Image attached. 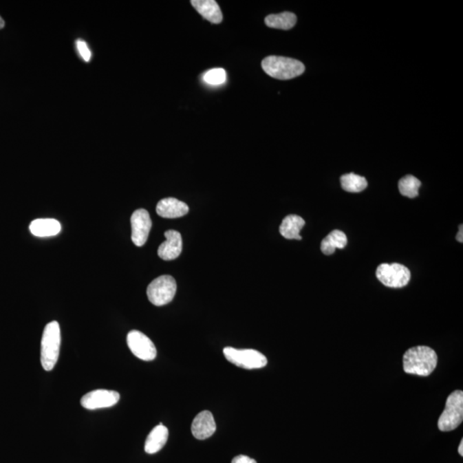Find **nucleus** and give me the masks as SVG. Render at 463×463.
Returning <instances> with one entry per match:
<instances>
[{"instance_id": "f257e3e1", "label": "nucleus", "mask_w": 463, "mask_h": 463, "mask_svg": "<svg viewBox=\"0 0 463 463\" xmlns=\"http://www.w3.org/2000/svg\"><path fill=\"white\" fill-rule=\"evenodd\" d=\"M438 365L436 352L429 347L409 348L403 356V369L406 374L427 376L433 374Z\"/></svg>"}, {"instance_id": "f03ea898", "label": "nucleus", "mask_w": 463, "mask_h": 463, "mask_svg": "<svg viewBox=\"0 0 463 463\" xmlns=\"http://www.w3.org/2000/svg\"><path fill=\"white\" fill-rule=\"evenodd\" d=\"M61 333L58 323L53 321L45 327L41 343V362L45 371H52L57 364L61 349Z\"/></svg>"}, {"instance_id": "7ed1b4c3", "label": "nucleus", "mask_w": 463, "mask_h": 463, "mask_svg": "<svg viewBox=\"0 0 463 463\" xmlns=\"http://www.w3.org/2000/svg\"><path fill=\"white\" fill-rule=\"evenodd\" d=\"M262 68L266 74L279 80H290L301 76L305 72V65L297 59L269 56L263 58Z\"/></svg>"}, {"instance_id": "20e7f679", "label": "nucleus", "mask_w": 463, "mask_h": 463, "mask_svg": "<svg viewBox=\"0 0 463 463\" xmlns=\"http://www.w3.org/2000/svg\"><path fill=\"white\" fill-rule=\"evenodd\" d=\"M463 420V392L451 393L445 403V409L438 420V429L451 431L460 426Z\"/></svg>"}, {"instance_id": "39448f33", "label": "nucleus", "mask_w": 463, "mask_h": 463, "mask_svg": "<svg viewBox=\"0 0 463 463\" xmlns=\"http://www.w3.org/2000/svg\"><path fill=\"white\" fill-rule=\"evenodd\" d=\"M376 277L385 286L400 288L407 286L411 279L409 268L400 263H382L376 270Z\"/></svg>"}, {"instance_id": "423d86ee", "label": "nucleus", "mask_w": 463, "mask_h": 463, "mask_svg": "<svg viewBox=\"0 0 463 463\" xmlns=\"http://www.w3.org/2000/svg\"><path fill=\"white\" fill-rule=\"evenodd\" d=\"M176 291L177 284L174 278L171 276H162L149 285L147 296L153 305L162 306L173 301Z\"/></svg>"}, {"instance_id": "0eeeda50", "label": "nucleus", "mask_w": 463, "mask_h": 463, "mask_svg": "<svg viewBox=\"0 0 463 463\" xmlns=\"http://www.w3.org/2000/svg\"><path fill=\"white\" fill-rule=\"evenodd\" d=\"M224 354L232 364L249 370L263 368L268 363L267 358L260 352L254 349H236L227 347L224 348Z\"/></svg>"}, {"instance_id": "6e6552de", "label": "nucleus", "mask_w": 463, "mask_h": 463, "mask_svg": "<svg viewBox=\"0 0 463 463\" xmlns=\"http://www.w3.org/2000/svg\"><path fill=\"white\" fill-rule=\"evenodd\" d=\"M127 345L136 357L144 361L155 360L158 351L152 341L138 330H131L127 335Z\"/></svg>"}, {"instance_id": "1a4fd4ad", "label": "nucleus", "mask_w": 463, "mask_h": 463, "mask_svg": "<svg viewBox=\"0 0 463 463\" xmlns=\"http://www.w3.org/2000/svg\"><path fill=\"white\" fill-rule=\"evenodd\" d=\"M131 240L134 245L141 247L147 242L152 221L149 212L144 208H139L131 217Z\"/></svg>"}, {"instance_id": "9d476101", "label": "nucleus", "mask_w": 463, "mask_h": 463, "mask_svg": "<svg viewBox=\"0 0 463 463\" xmlns=\"http://www.w3.org/2000/svg\"><path fill=\"white\" fill-rule=\"evenodd\" d=\"M120 396L117 391L109 389H96L83 396L81 405L88 410L106 409L116 405Z\"/></svg>"}, {"instance_id": "9b49d317", "label": "nucleus", "mask_w": 463, "mask_h": 463, "mask_svg": "<svg viewBox=\"0 0 463 463\" xmlns=\"http://www.w3.org/2000/svg\"><path fill=\"white\" fill-rule=\"evenodd\" d=\"M217 430V424L213 414L210 411H202L198 413L191 424V433L197 440H204L210 438Z\"/></svg>"}, {"instance_id": "f8f14e48", "label": "nucleus", "mask_w": 463, "mask_h": 463, "mask_svg": "<svg viewBox=\"0 0 463 463\" xmlns=\"http://www.w3.org/2000/svg\"><path fill=\"white\" fill-rule=\"evenodd\" d=\"M164 235L166 241L159 246L158 256L165 261L176 259L182 252V237L175 230L166 231Z\"/></svg>"}, {"instance_id": "ddd939ff", "label": "nucleus", "mask_w": 463, "mask_h": 463, "mask_svg": "<svg viewBox=\"0 0 463 463\" xmlns=\"http://www.w3.org/2000/svg\"><path fill=\"white\" fill-rule=\"evenodd\" d=\"M189 212V207L184 202L174 197H166L159 202L156 206V213L163 218H180Z\"/></svg>"}, {"instance_id": "4468645a", "label": "nucleus", "mask_w": 463, "mask_h": 463, "mask_svg": "<svg viewBox=\"0 0 463 463\" xmlns=\"http://www.w3.org/2000/svg\"><path fill=\"white\" fill-rule=\"evenodd\" d=\"M191 3L204 19L211 23L218 24L222 22L224 16L220 6L215 0H191Z\"/></svg>"}, {"instance_id": "2eb2a0df", "label": "nucleus", "mask_w": 463, "mask_h": 463, "mask_svg": "<svg viewBox=\"0 0 463 463\" xmlns=\"http://www.w3.org/2000/svg\"><path fill=\"white\" fill-rule=\"evenodd\" d=\"M169 429L161 423L155 427L149 434L145 441L146 453L155 454L165 446L169 438Z\"/></svg>"}, {"instance_id": "dca6fc26", "label": "nucleus", "mask_w": 463, "mask_h": 463, "mask_svg": "<svg viewBox=\"0 0 463 463\" xmlns=\"http://www.w3.org/2000/svg\"><path fill=\"white\" fill-rule=\"evenodd\" d=\"M30 233L36 237H51L58 235L61 225L55 219H36L30 225Z\"/></svg>"}, {"instance_id": "f3484780", "label": "nucleus", "mask_w": 463, "mask_h": 463, "mask_svg": "<svg viewBox=\"0 0 463 463\" xmlns=\"http://www.w3.org/2000/svg\"><path fill=\"white\" fill-rule=\"evenodd\" d=\"M305 222L299 215H290L283 219L280 226V233L287 239L301 240L302 237L299 235L301 229L304 228Z\"/></svg>"}, {"instance_id": "a211bd4d", "label": "nucleus", "mask_w": 463, "mask_h": 463, "mask_svg": "<svg viewBox=\"0 0 463 463\" xmlns=\"http://www.w3.org/2000/svg\"><path fill=\"white\" fill-rule=\"evenodd\" d=\"M347 244V238L343 231L333 230L323 239L321 250L327 256L332 255L336 249H343Z\"/></svg>"}, {"instance_id": "6ab92c4d", "label": "nucleus", "mask_w": 463, "mask_h": 463, "mask_svg": "<svg viewBox=\"0 0 463 463\" xmlns=\"http://www.w3.org/2000/svg\"><path fill=\"white\" fill-rule=\"evenodd\" d=\"M264 22L268 27L273 28V29L288 30L295 26L297 17L294 13L285 12L269 15L266 17Z\"/></svg>"}, {"instance_id": "aec40b11", "label": "nucleus", "mask_w": 463, "mask_h": 463, "mask_svg": "<svg viewBox=\"0 0 463 463\" xmlns=\"http://www.w3.org/2000/svg\"><path fill=\"white\" fill-rule=\"evenodd\" d=\"M341 184L344 191L352 193H361L368 186L365 177L353 173L344 174L341 177Z\"/></svg>"}, {"instance_id": "412c9836", "label": "nucleus", "mask_w": 463, "mask_h": 463, "mask_svg": "<svg viewBox=\"0 0 463 463\" xmlns=\"http://www.w3.org/2000/svg\"><path fill=\"white\" fill-rule=\"evenodd\" d=\"M420 186V181L413 175H407L402 177L398 183L400 193L402 196L409 198L416 197L419 195Z\"/></svg>"}, {"instance_id": "4be33fe9", "label": "nucleus", "mask_w": 463, "mask_h": 463, "mask_svg": "<svg viewBox=\"0 0 463 463\" xmlns=\"http://www.w3.org/2000/svg\"><path fill=\"white\" fill-rule=\"evenodd\" d=\"M227 79V73L224 69L215 68L210 69L204 75V81L210 85H222Z\"/></svg>"}, {"instance_id": "5701e85b", "label": "nucleus", "mask_w": 463, "mask_h": 463, "mask_svg": "<svg viewBox=\"0 0 463 463\" xmlns=\"http://www.w3.org/2000/svg\"><path fill=\"white\" fill-rule=\"evenodd\" d=\"M76 48H78V53L80 55H81L83 61L89 62L90 58H91L92 54L91 51H90L88 47V45H87L85 41L82 40L76 41Z\"/></svg>"}, {"instance_id": "b1692460", "label": "nucleus", "mask_w": 463, "mask_h": 463, "mask_svg": "<svg viewBox=\"0 0 463 463\" xmlns=\"http://www.w3.org/2000/svg\"><path fill=\"white\" fill-rule=\"evenodd\" d=\"M231 463H257V462L246 455H240L233 458Z\"/></svg>"}, {"instance_id": "393cba45", "label": "nucleus", "mask_w": 463, "mask_h": 463, "mask_svg": "<svg viewBox=\"0 0 463 463\" xmlns=\"http://www.w3.org/2000/svg\"><path fill=\"white\" fill-rule=\"evenodd\" d=\"M463 226L461 224L459 226V231L457 233V240L458 242L462 243L463 242Z\"/></svg>"}, {"instance_id": "a878e982", "label": "nucleus", "mask_w": 463, "mask_h": 463, "mask_svg": "<svg viewBox=\"0 0 463 463\" xmlns=\"http://www.w3.org/2000/svg\"><path fill=\"white\" fill-rule=\"evenodd\" d=\"M458 453L463 457V440H462L460 446L458 448Z\"/></svg>"}, {"instance_id": "bb28decb", "label": "nucleus", "mask_w": 463, "mask_h": 463, "mask_svg": "<svg viewBox=\"0 0 463 463\" xmlns=\"http://www.w3.org/2000/svg\"><path fill=\"white\" fill-rule=\"evenodd\" d=\"M3 27H5V21L0 17V30L3 29Z\"/></svg>"}]
</instances>
